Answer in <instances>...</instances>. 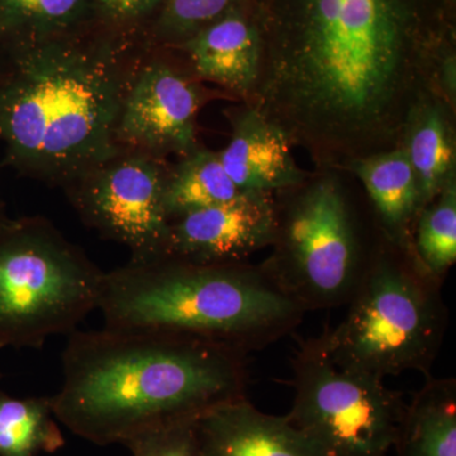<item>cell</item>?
<instances>
[{"mask_svg":"<svg viewBox=\"0 0 456 456\" xmlns=\"http://www.w3.org/2000/svg\"><path fill=\"white\" fill-rule=\"evenodd\" d=\"M412 250L416 259L440 281L456 261V185L454 176L439 196L417 216Z\"/></svg>","mask_w":456,"mask_h":456,"instance_id":"obj_21","label":"cell"},{"mask_svg":"<svg viewBox=\"0 0 456 456\" xmlns=\"http://www.w3.org/2000/svg\"><path fill=\"white\" fill-rule=\"evenodd\" d=\"M287 417L325 456H389L407 402L384 380L338 367L322 338H305L292 359Z\"/></svg>","mask_w":456,"mask_h":456,"instance_id":"obj_7","label":"cell"},{"mask_svg":"<svg viewBox=\"0 0 456 456\" xmlns=\"http://www.w3.org/2000/svg\"><path fill=\"white\" fill-rule=\"evenodd\" d=\"M104 272L42 216L0 218V349H41L97 310Z\"/></svg>","mask_w":456,"mask_h":456,"instance_id":"obj_6","label":"cell"},{"mask_svg":"<svg viewBox=\"0 0 456 456\" xmlns=\"http://www.w3.org/2000/svg\"><path fill=\"white\" fill-rule=\"evenodd\" d=\"M353 169L373 203L386 239L412 250L411 236L419 211V187L406 150L364 156L355 160Z\"/></svg>","mask_w":456,"mask_h":456,"instance_id":"obj_15","label":"cell"},{"mask_svg":"<svg viewBox=\"0 0 456 456\" xmlns=\"http://www.w3.org/2000/svg\"><path fill=\"white\" fill-rule=\"evenodd\" d=\"M387 244L371 255L345 317L320 336L338 367L382 380L406 371L428 377L448 329L443 283L412 250Z\"/></svg>","mask_w":456,"mask_h":456,"instance_id":"obj_5","label":"cell"},{"mask_svg":"<svg viewBox=\"0 0 456 456\" xmlns=\"http://www.w3.org/2000/svg\"><path fill=\"white\" fill-rule=\"evenodd\" d=\"M248 355L204 338L160 330L69 335L53 415L77 436L107 446L160 426L196 419L245 397Z\"/></svg>","mask_w":456,"mask_h":456,"instance_id":"obj_2","label":"cell"},{"mask_svg":"<svg viewBox=\"0 0 456 456\" xmlns=\"http://www.w3.org/2000/svg\"><path fill=\"white\" fill-rule=\"evenodd\" d=\"M404 150L416 174L419 213L439 196L452 176L454 149L439 108L426 106L417 112Z\"/></svg>","mask_w":456,"mask_h":456,"instance_id":"obj_20","label":"cell"},{"mask_svg":"<svg viewBox=\"0 0 456 456\" xmlns=\"http://www.w3.org/2000/svg\"><path fill=\"white\" fill-rule=\"evenodd\" d=\"M425 378L407 403L393 449L397 456H456L455 378Z\"/></svg>","mask_w":456,"mask_h":456,"instance_id":"obj_17","label":"cell"},{"mask_svg":"<svg viewBox=\"0 0 456 456\" xmlns=\"http://www.w3.org/2000/svg\"><path fill=\"white\" fill-rule=\"evenodd\" d=\"M92 28L89 0H0V47L8 55Z\"/></svg>","mask_w":456,"mask_h":456,"instance_id":"obj_16","label":"cell"},{"mask_svg":"<svg viewBox=\"0 0 456 456\" xmlns=\"http://www.w3.org/2000/svg\"><path fill=\"white\" fill-rule=\"evenodd\" d=\"M171 50L183 53L189 70L200 82L217 84L244 97L256 89L261 68L260 33L237 8Z\"/></svg>","mask_w":456,"mask_h":456,"instance_id":"obj_13","label":"cell"},{"mask_svg":"<svg viewBox=\"0 0 456 456\" xmlns=\"http://www.w3.org/2000/svg\"><path fill=\"white\" fill-rule=\"evenodd\" d=\"M104 326L160 330L250 355L292 334L305 312L263 265L163 259L104 273Z\"/></svg>","mask_w":456,"mask_h":456,"instance_id":"obj_4","label":"cell"},{"mask_svg":"<svg viewBox=\"0 0 456 456\" xmlns=\"http://www.w3.org/2000/svg\"><path fill=\"white\" fill-rule=\"evenodd\" d=\"M147 47L92 28L9 55L3 164L64 188L114 154L123 99Z\"/></svg>","mask_w":456,"mask_h":456,"instance_id":"obj_3","label":"cell"},{"mask_svg":"<svg viewBox=\"0 0 456 456\" xmlns=\"http://www.w3.org/2000/svg\"><path fill=\"white\" fill-rule=\"evenodd\" d=\"M167 159L119 147L62 188L86 226L128 248L130 263L163 259L170 218Z\"/></svg>","mask_w":456,"mask_h":456,"instance_id":"obj_9","label":"cell"},{"mask_svg":"<svg viewBox=\"0 0 456 456\" xmlns=\"http://www.w3.org/2000/svg\"><path fill=\"white\" fill-rule=\"evenodd\" d=\"M4 208V202H3L2 197H0V218L5 216Z\"/></svg>","mask_w":456,"mask_h":456,"instance_id":"obj_26","label":"cell"},{"mask_svg":"<svg viewBox=\"0 0 456 456\" xmlns=\"http://www.w3.org/2000/svg\"><path fill=\"white\" fill-rule=\"evenodd\" d=\"M196 419L160 426L134 437L125 445L130 449L131 456H198Z\"/></svg>","mask_w":456,"mask_h":456,"instance_id":"obj_24","label":"cell"},{"mask_svg":"<svg viewBox=\"0 0 456 456\" xmlns=\"http://www.w3.org/2000/svg\"><path fill=\"white\" fill-rule=\"evenodd\" d=\"M263 23L264 116L327 151L395 134L421 75L422 0H270Z\"/></svg>","mask_w":456,"mask_h":456,"instance_id":"obj_1","label":"cell"},{"mask_svg":"<svg viewBox=\"0 0 456 456\" xmlns=\"http://www.w3.org/2000/svg\"><path fill=\"white\" fill-rule=\"evenodd\" d=\"M0 378H2V374H0Z\"/></svg>","mask_w":456,"mask_h":456,"instance_id":"obj_27","label":"cell"},{"mask_svg":"<svg viewBox=\"0 0 456 456\" xmlns=\"http://www.w3.org/2000/svg\"><path fill=\"white\" fill-rule=\"evenodd\" d=\"M9 64V55L4 50L0 47V80L4 77Z\"/></svg>","mask_w":456,"mask_h":456,"instance_id":"obj_25","label":"cell"},{"mask_svg":"<svg viewBox=\"0 0 456 456\" xmlns=\"http://www.w3.org/2000/svg\"><path fill=\"white\" fill-rule=\"evenodd\" d=\"M206 101L200 80L167 47H147L132 75L116 131L121 149L167 159L196 150Z\"/></svg>","mask_w":456,"mask_h":456,"instance_id":"obj_10","label":"cell"},{"mask_svg":"<svg viewBox=\"0 0 456 456\" xmlns=\"http://www.w3.org/2000/svg\"><path fill=\"white\" fill-rule=\"evenodd\" d=\"M239 0H164L147 36V46L173 49L228 12Z\"/></svg>","mask_w":456,"mask_h":456,"instance_id":"obj_22","label":"cell"},{"mask_svg":"<svg viewBox=\"0 0 456 456\" xmlns=\"http://www.w3.org/2000/svg\"><path fill=\"white\" fill-rule=\"evenodd\" d=\"M163 3L164 0H89L95 28L146 46L147 36Z\"/></svg>","mask_w":456,"mask_h":456,"instance_id":"obj_23","label":"cell"},{"mask_svg":"<svg viewBox=\"0 0 456 456\" xmlns=\"http://www.w3.org/2000/svg\"><path fill=\"white\" fill-rule=\"evenodd\" d=\"M273 244L277 251L261 265L307 314L346 305L371 257L362 255L350 204L330 178L299 194L283 218L277 215Z\"/></svg>","mask_w":456,"mask_h":456,"instance_id":"obj_8","label":"cell"},{"mask_svg":"<svg viewBox=\"0 0 456 456\" xmlns=\"http://www.w3.org/2000/svg\"><path fill=\"white\" fill-rule=\"evenodd\" d=\"M240 191L224 170L218 152L197 147L170 167L165 188V209L170 220L185 213L230 202Z\"/></svg>","mask_w":456,"mask_h":456,"instance_id":"obj_18","label":"cell"},{"mask_svg":"<svg viewBox=\"0 0 456 456\" xmlns=\"http://www.w3.org/2000/svg\"><path fill=\"white\" fill-rule=\"evenodd\" d=\"M218 155L240 191L273 193L301 183L289 134L255 107L232 119L230 143Z\"/></svg>","mask_w":456,"mask_h":456,"instance_id":"obj_14","label":"cell"},{"mask_svg":"<svg viewBox=\"0 0 456 456\" xmlns=\"http://www.w3.org/2000/svg\"><path fill=\"white\" fill-rule=\"evenodd\" d=\"M194 435L198 456H325L287 416L261 412L246 395L198 417Z\"/></svg>","mask_w":456,"mask_h":456,"instance_id":"obj_12","label":"cell"},{"mask_svg":"<svg viewBox=\"0 0 456 456\" xmlns=\"http://www.w3.org/2000/svg\"><path fill=\"white\" fill-rule=\"evenodd\" d=\"M277 204L268 191H244L230 202L170 220L164 257L197 264L244 263L272 245Z\"/></svg>","mask_w":456,"mask_h":456,"instance_id":"obj_11","label":"cell"},{"mask_svg":"<svg viewBox=\"0 0 456 456\" xmlns=\"http://www.w3.org/2000/svg\"><path fill=\"white\" fill-rule=\"evenodd\" d=\"M64 446L51 397L16 398L0 391V456L53 454Z\"/></svg>","mask_w":456,"mask_h":456,"instance_id":"obj_19","label":"cell"}]
</instances>
